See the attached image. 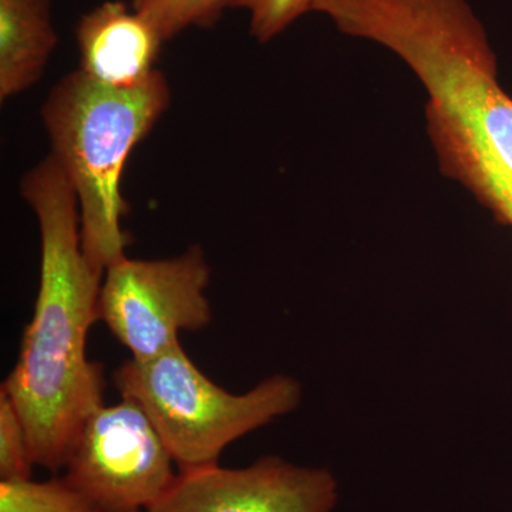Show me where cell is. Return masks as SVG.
Returning a JSON list of instances; mask_svg holds the SVG:
<instances>
[{"label":"cell","instance_id":"12","mask_svg":"<svg viewBox=\"0 0 512 512\" xmlns=\"http://www.w3.org/2000/svg\"><path fill=\"white\" fill-rule=\"evenodd\" d=\"M33 466L25 424L8 393L0 389V478L29 480Z\"/></svg>","mask_w":512,"mask_h":512},{"label":"cell","instance_id":"1","mask_svg":"<svg viewBox=\"0 0 512 512\" xmlns=\"http://www.w3.org/2000/svg\"><path fill=\"white\" fill-rule=\"evenodd\" d=\"M349 35L400 57L423 84L441 173L512 229V99L467 0H355Z\"/></svg>","mask_w":512,"mask_h":512},{"label":"cell","instance_id":"4","mask_svg":"<svg viewBox=\"0 0 512 512\" xmlns=\"http://www.w3.org/2000/svg\"><path fill=\"white\" fill-rule=\"evenodd\" d=\"M113 380L121 397L146 412L178 471L217 466L229 444L302 402L301 384L286 375L266 377L247 393H229L195 366L181 343L151 359L127 360Z\"/></svg>","mask_w":512,"mask_h":512},{"label":"cell","instance_id":"10","mask_svg":"<svg viewBox=\"0 0 512 512\" xmlns=\"http://www.w3.org/2000/svg\"><path fill=\"white\" fill-rule=\"evenodd\" d=\"M0 512H104L66 477L0 481Z\"/></svg>","mask_w":512,"mask_h":512},{"label":"cell","instance_id":"6","mask_svg":"<svg viewBox=\"0 0 512 512\" xmlns=\"http://www.w3.org/2000/svg\"><path fill=\"white\" fill-rule=\"evenodd\" d=\"M174 464L146 412L121 397L84 424L64 477L104 512H148L177 478Z\"/></svg>","mask_w":512,"mask_h":512},{"label":"cell","instance_id":"5","mask_svg":"<svg viewBox=\"0 0 512 512\" xmlns=\"http://www.w3.org/2000/svg\"><path fill=\"white\" fill-rule=\"evenodd\" d=\"M211 269L200 245L164 259L123 258L104 274L99 320L131 353L147 360L180 343L181 332L212 322Z\"/></svg>","mask_w":512,"mask_h":512},{"label":"cell","instance_id":"3","mask_svg":"<svg viewBox=\"0 0 512 512\" xmlns=\"http://www.w3.org/2000/svg\"><path fill=\"white\" fill-rule=\"evenodd\" d=\"M170 103L160 70L133 87L107 86L74 70L50 90L40 111L50 154L79 201L84 258L100 278L126 258L131 242L121 225L128 214L121 192L124 167Z\"/></svg>","mask_w":512,"mask_h":512},{"label":"cell","instance_id":"8","mask_svg":"<svg viewBox=\"0 0 512 512\" xmlns=\"http://www.w3.org/2000/svg\"><path fill=\"white\" fill-rule=\"evenodd\" d=\"M80 72L101 84L133 87L157 72L164 40L157 29L123 0H107L76 25Z\"/></svg>","mask_w":512,"mask_h":512},{"label":"cell","instance_id":"11","mask_svg":"<svg viewBox=\"0 0 512 512\" xmlns=\"http://www.w3.org/2000/svg\"><path fill=\"white\" fill-rule=\"evenodd\" d=\"M228 0H131V6L157 29L164 42L185 29L212 28L220 22Z\"/></svg>","mask_w":512,"mask_h":512},{"label":"cell","instance_id":"7","mask_svg":"<svg viewBox=\"0 0 512 512\" xmlns=\"http://www.w3.org/2000/svg\"><path fill=\"white\" fill-rule=\"evenodd\" d=\"M338 483L325 468L265 456L251 466L178 471L148 512H332Z\"/></svg>","mask_w":512,"mask_h":512},{"label":"cell","instance_id":"9","mask_svg":"<svg viewBox=\"0 0 512 512\" xmlns=\"http://www.w3.org/2000/svg\"><path fill=\"white\" fill-rule=\"evenodd\" d=\"M56 46L52 0H0V100L32 89Z\"/></svg>","mask_w":512,"mask_h":512},{"label":"cell","instance_id":"2","mask_svg":"<svg viewBox=\"0 0 512 512\" xmlns=\"http://www.w3.org/2000/svg\"><path fill=\"white\" fill-rule=\"evenodd\" d=\"M20 194L39 224L40 282L18 360L2 390L25 424L33 463L56 473L104 404L103 366L87 357L103 278L84 258L79 201L52 154L23 175Z\"/></svg>","mask_w":512,"mask_h":512},{"label":"cell","instance_id":"13","mask_svg":"<svg viewBox=\"0 0 512 512\" xmlns=\"http://www.w3.org/2000/svg\"><path fill=\"white\" fill-rule=\"evenodd\" d=\"M315 0H228V9L247 10L249 32L259 43L282 35L301 16L312 12Z\"/></svg>","mask_w":512,"mask_h":512}]
</instances>
